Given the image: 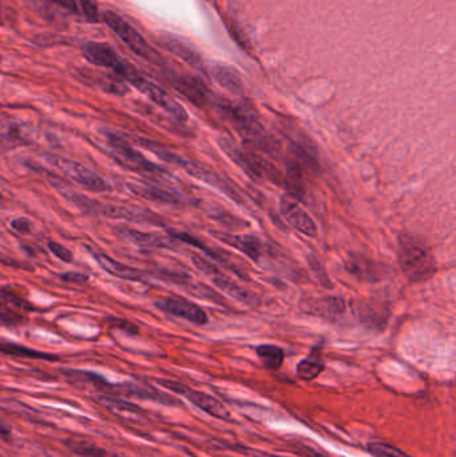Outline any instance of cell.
Instances as JSON below:
<instances>
[{
  "label": "cell",
  "mask_w": 456,
  "mask_h": 457,
  "mask_svg": "<svg viewBox=\"0 0 456 457\" xmlns=\"http://www.w3.org/2000/svg\"><path fill=\"white\" fill-rule=\"evenodd\" d=\"M399 265L412 283H423L436 273V261L425 239L414 234H401L398 249Z\"/></svg>",
  "instance_id": "obj_1"
},
{
  "label": "cell",
  "mask_w": 456,
  "mask_h": 457,
  "mask_svg": "<svg viewBox=\"0 0 456 457\" xmlns=\"http://www.w3.org/2000/svg\"><path fill=\"white\" fill-rule=\"evenodd\" d=\"M221 114L224 115L231 126L244 137L246 141L253 142L257 147L265 151H272L275 143L270 142L269 137L265 133V129L258 122L255 114L248 112L245 107L229 102L227 99H220L217 103Z\"/></svg>",
  "instance_id": "obj_2"
},
{
  "label": "cell",
  "mask_w": 456,
  "mask_h": 457,
  "mask_svg": "<svg viewBox=\"0 0 456 457\" xmlns=\"http://www.w3.org/2000/svg\"><path fill=\"white\" fill-rule=\"evenodd\" d=\"M119 78L122 81L129 82L131 86L136 87L138 91L144 94L151 102H154L157 106L164 109L168 114H170L173 118H175L179 122L188 120V113L185 109L171 96L168 91H165L162 87L155 85L154 82L149 81L142 74L138 73L136 67L131 64L126 63L121 71H119Z\"/></svg>",
  "instance_id": "obj_3"
},
{
  "label": "cell",
  "mask_w": 456,
  "mask_h": 457,
  "mask_svg": "<svg viewBox=\"0 0 456 457\" xmlns=\"http://www.w3.org/2000/svg\"><path fill=\"white\" fill-rule=\"evenodd\" d=\"M105 23L114 31L115 35L138 57H143L154 64H161V57L149 46L142 35L130 26L122 16L109 10L103 14Z\"/></svg>",
  "instance_id": "obj_4"
},
{
  "label": "cell",
  "mask_w": 456,
  "mask_h": 457,
  "mask_svg": "<svg viewBox=\"0 0 456 457\" xmlns=\"http://www.w3.org/2000/svg\"><path fill=\"white\" fill-rule=\"evenodd\" d=\"M49 162L53 164L58 170L63 172L66 177L73 179L74 182L82 185L88 192L92 193H103L110 190L109 183L94 170L85 166L81 162H77L70 158H63L59 155H49Z\"/></svg>",
  "instance_id": "obj_5"
},
{
  "label": "cell",
  "mask_w": 456,
  "mask_h": 457,
  "mask_svg": "<svg viewBox=\"0 0 456 457\" xmlns=\"http://www.w3.org/2000/svg\"><path fill=\"white\" fill-rule=\"evenodd\" d=\"M109 147H110L112 158L116 164H119L122 168L127 170L142 172V174H151V175L165 172L153 162L147 161L140 151L133 148L130 144L123 142L118 137L110 135Z\"/></svg>",
  "instance_id": "obj_6"
},
{
  "label": "cell",
  "mask_w": 456,
  "mask_h": 457,
  "mask_svg": "<svg viewBox=\"0 0 456 457\" xmlns=\"http://www.w3.org/2000/svg\"><path fill=\"white\" fill-rule=\"evenodd\" d=\"M158 382L164 388L169 389L171 392L186 397L192 404H194L197 408H200L201 410L210 415L212 417H216V419H220V420H229L230 413H229L228 409L225 408V405L221 401L217 400L216 397L209 396L203 392L194 391V389L186 387L185 384H181V382H177V381L158 380Z\"/></svg>",
  "instance_id": "obj_7"
},
{
  "label": "cell",
  "mask_w": 456,
  "mask_h": 457,
  "mask_svg": "<svg viewBox=\"0 0 456 457\" xmlns=\"http://www.w3.org/2000/svg\"><path fill=\"white\" fill-rule=\"evenodd\" d=\"M280 209L281 214L284 216L286 221L300 231L304 235H308L311 238H316L318 231L314 220L309 217V214L300 206L299 200L290 194H284L280 200Z\"/></svg>",
  "instance_id": "obj_8"
},
{
  "label": "cell",
  "mask_w": 456,
  "mask_h": 457,
  "mask_svg": "<svg viewBox=\"0 0 456 457\" xmlns=\"http://www.w3.org/2000/svg\"><path fill=\"white\" fill-rule=\"evenodd\" d=\"M155 306L165 313L188 319L196 325L207 322V315L199 305L181 297H164L155 302Z\"/></svg>",
  "instance_id": "obj_9"
},
{
  "label": "cell",
  "mask_w": 456,
  "mask_h": 457,
  "mask_svg": "<svg viewBox=\"0 0 456 457\" xmlns=\"http://www.w3.org/2000/svg\"><path fill=\"white\" fill-rule=\"evenodd\" d=\"M353 312L362 324L376 330H383L390 318L388 308L373 300L356 301L353 305Z\"/></svg>",
  "instance_id": "obj_10"
},
{
  "label": "cell",
  "mask_w": 456,
  "mask_h": 457,
  "mask_svg": "<svg viewBox=\"0 0 456 457\" xmlns=\"http://www.w3.org/2000/svg\"><path fill=\"white\" fill-rule=\"evenodd\" d=\"M193 261H194L196 266L201 269L206 276H209L216 285L218 286L221 290H224L225 293L233 296L236 300L244 301V302H253L255 301V297L252 294H249L248 291H245L240 286L236 285L233 281H230L225 274H223L209 261H206L203 258L196 257V256H193Z\"/></svg>",
  "instance_id": "obj_11"
},
{
  "label": "cell",
  "mask_w": 456,
  "mask_h": 457,
  "mask_svg": "<svg viewBox=\"0 0 456 457\" xmlns=\"http://www.w3.org/2000/svg\"><path fill=\"white\" fill-rule=\"evenodd\" d=\"M345 301L340 297H322L308 300L304 304V311L311 315H318L329 321L338 319L345 312Z\"/></svg>",
  "instance_id": "obj_12"
},
{
  "label": "cell",
  "mask_w": 456,
  "mask_h": 457,
  "mask_svg": "<svg viewBox=\"0 0 456 457\" xmlns=\"http://www.w3.org/2000/svg\"><path fill=\"white\" fill-rule=\"evenodd\" d=\"M168 78L173 87L177 88L182 95H185L194 105L203 106L207 102V95H206L205 88L194 78L179 75L175 73H168Z\"/></svg>",
  "instance_id": "obj_13"
},
{
  "label": "cell",
  "mask_w": 456,
  "mask_h": 457,
  "mask_svg": "<svg viewBox=\"0 0 456 457\" xmlns=\"http://www.w3.org/2000/svg\"><path fill=\"white\" fill-rule=\"evenodd\" d=\"M27 309H29V306L26 301L0 287V318L3 322L16 324L22 321V315H19V312H25Z\"/></svg>",
  "instance_id": "obj_14"
},
{
  "label": "cell",
  "mask_w": 456,
  "mask_h": 457,
  "mask_svg": "<svg viewBox=\"0 0 456 457\" xmlns=\"http://www.w3.org/2000/svg\"><path fill=\"white\" fill-rule=\"evenodd\" d=\"M220 238L228 244L230 246L241 250L244 254L252 258L253 261L258 262L259 258L265 253V245L255 237L249 234L242 235H229V234H220Z\"/></svg>",
  "instance_id": "obj_15"
},
{
  "label": "cell",
  "mask_w": 456,
  "mask_h": 457,
  "mask_svg": "<svg viewBox=\"0 0 456 457\" xmlns=\"http://www.w3.org/2000/svg\"><path fill=\"white\" fill-rule=\"evenodd\" d=\"M94 258L97 259L98 265L105 270L109 274L114 276V277H118V278H122V280H130V281H140L141 280V274L138 270L119 262V261H115L114 258L110 257V256H106L103 253H95L94 254Z\"/></svg>",
  "instance_id": "obj_16"
},
{
  "label": "cell",
  "mask_w": 456,
  "mask_h": 457,
  "mask_svg": "<svg viewBox=\"0 0 456 457\" xmlns=\"http://www.w3.org/2000/svg\"><path fill=\"white\" fill-rule=\"evenodd\" d=\"M161 43L162 46L169 50L171 54L181 57L182 60H185L186 63H189L192 67L197 68V70H202V60L199 57V54L186 43H183L182 40L170 36V35H164L161 36Z\"/></svg>",
  "instance_id": "obj_17"
},
{
  "label": "cell",
  "mask_w": 456,
  "mask_h": 457,
  "mask_svg": "<svg viewBox=\"0 0 456 457\" xmlns=\"http://www.w3.org/2000/svg\"><path fill=\"white\" fill-rule=\"evenodd\" d=\"M346 269L351 274L356 276L360 280L375 281V280L380 278L379 265L373 263L370 259L362 257V256L348 259L346 261Z\"/></svg>",
  "instance_id": "obj_18"
},
{
  "label": "cell",
  "mask_w": 456,
  "mask_h": 457,
  "mask_svg": "<svg viewBox=\"0 0 456 457\" xmlns=\"http://www.w3.org/2000/svg\"><path fill=\"white\" fill-rule=\"evenodd\" d=\"M256 352L262 365L270 371L280 369L286 358L284 350L280 346L272 343H264L257 346Z\"/></svg>",
  "instance_id": "obj_19"
},
{
  "label": "cell",
  "mask_w": 456,
  "mask_h": 457,
  "mask_svg": "<svg viewBox=\"0 0 456 457\" xmlns=\"http://www.w3.org/2000/svg\"><path fill=\"white\" fill-rule=\"evenodd\" d=\"M123 392L126 396H133V397H138L142 400L155 401L164 405H175L178 404V400H175L174 397H171L166 393L160 392L158 389L154 388H143V387H138V385H126L123 388Z\"/></svg>",
  "instance_id": "obj_20"
},
{
  "label": "cell",
  "mask_w": 456,
  "mask_h": 457,
  "mask_svg": "<svg viewBox=\"0 0 456 457\" xmlns=\"http://www.w3.org/2000/svg\"><path fill=\"white\" fill-rule=\"evenodd\" d=\"M212 75L213 78L224 87L227 88L230 92L236 94V95H242L244 88H242V82L240 79V77L227 66H214L212 70Z\"/></svg>",
  "instance_id": "obj_21"
},
{
  "label": "cell",
  "mask_w": 456,
  "mask_h": 457,
  "mask_svg": "<svg viewBox=\"0 0 456 457\" xmlns=\"http://www.w3.org/2000/svg\"><path fill=\"white\" fill-rule=\"evenodd\" d=\"M0 352L10 354V356H15V357H23V358H36V360H47V361L58 360L57 356L54 354H47V353L31 349L27 346H22L18 343H0Z\"/></svg>",
  "instance_id": "obj_22"
},
{
  "label": "cell",
  "mask_w": 456,
  "mask_h": 457,
  "mask_svg": "<svg viewBox=\"0 0 456 457\" xmlns=\"http://www.w3.org/2000/svg\"><path fill=\"white\" fill-rule=\"evenodd\" d=\"M66 445L74 454L84 457H107L109 451L86 440H67Z\"/></svg>",
  "instance_id": "obj_23"
},
{
  "label": "cell",
  "mask_w": 456,
  "mask_h": 457,
  "mask_svg": "<svg viewBox=\"0 0 456 457\" xmlns=\"http://www.w3.org/2000/svg\"><path fill=\"white\" fill-rule=\"evenodd\" d=\"M325 365L324 363L318 358V357H308L304 358L297 365V376L304 380V381H312L314 378H317L321 371H324Z\"/></svg>",
  "instance_id": "obj_24"
},
{
  "label": "cell",
  "mask_w": 456,
  "mask_h": 457,
  "mask_svg": "<svg viewBox=\"0 0 456 457\" xmlns=\"http://www.w3.org/2000/svg\"><path fill=\"white\" fill-rule=\"evenodd\" d=\"M130 189L142 196L143 198L147 200H157V202H165V203H175L177 200L171 196L170 193L161 190L158 187L154 186H149V185H130Z\"/></svg>",
  "instance_id": "obj_25"
},
{
  "label": "cell",
  "mask_w": 456,
  "mask_h": 457,
  "mask_svg": "<svg viewBox=\"0 0 456 457\" xmlns=\"http://www.w3.org/2000/svg\"><path fill=\"white\" fill-rule=\"evenodd\" d=\"M119 234L125 238L129 239L134 244L138 245H143V246H164V241L162 238L153 235V234H147V233H142V231H137V230H131V228H125L121 230Z\"/></svg>",
  "instance_id": "obj_26"
},
{
  "label": "cell",
  "mask_w": 456,
  "mask_h": 457,
  "mask_svg": "<svg viewBox=\"0 0 456 457\" xmlns=\"http://www.w3.org/2000/svg\"><path fill=\"white\" fill-rule=\"evenodd\" d=\"M368 452L375 457H412L403 452L399 448L390 445L387 443L376 441L368 444Z\"/></svg>",
  "instance_id": "obj_27"
},
{
  "label": "cell",
  "mask_w": 456,
  "mask_h": 457,
  "mask_svg": "<svg viewBox=\"0 0 456 457\" xmlns=\"http://www.w3.org/2000/svg\"><path fill=\"white\" fill-rule=\"evenodd\" d=\"M49 250L55 256V257L59 258L60 261L63 262H73L74 261V254L70 249H67L66 246L58 244V242H49Z\"/></svg>",
  "instance_id": "obj_28"
},
{
  "label": "cell",
  "mask_w": 456,
  "mask_h": 457,
  "mask_svg": "<svg viewBox=\"0 0 456 457\" xmlns=\"http://www.w3.org/2000/svg\"><path fill=\"white\" fill-rule=\"evenodd\" d=\"M81 8L87 22H98V8L92 0H81Z\"/></svg>",
  "instance_id": "obj_29"
},
{
  "label": "cell",
  "mask_w": 456,
  "mask_h": 457,
  "mask_svg": "<svg viewBox=\"0 0 456 457\" xmlns=\"http://www.w3.org/2000/svg\"><path fill=\"white\" fill-rule=\"evenodd\" d=\"M60 8L71 12V14H82L81 0H50Z\"/></svg>",
  "instance_id": "obj_30"
},
{
  "label": "cell",
  "mask_w": 456,
  "mask_h": 457,
  "mask_svg": "<svg viewBox=\"0 0 456 457\" xmlns=\"http://www.w3.org/2000/svg\"><path fill=\"white\" fill-rule=\"evenodd\" d=\"M11 226H12V228H14L15 231H18V233H21V234H29V233L32 231L31 222H29L27 218H18V220H14V221L11 222Z\"/></svg>",
  "instance_id": "obj_31"
},
{
  "label": "cell",
  "mask_w": 456,
  "mask_h": 457,
  "mask_svg": "<svg viewBox=\"0 0 456 457\" xmlns=\"http://www.w3.org/2000/svg\"><path fill=\"white\" fill-rule=\"evenodd\" d=\"M63 280L68 281V283H86L88 280V276H86L84 273H75V272H71V273H66L62 276Z\"/></svg>",
  "instance_id": "obj_32"
},
{
  "label": "cell",
  "mask_w": 456,
  "mask_h": 457,
  "mask_svg": "<svg viewBox=\"0 0 456 457\" xmlns=\"http://www.w3.org/2000/svg\"><path fill=\"white\" fill-rule=\"evenodd\" d=\"M0 436L4 439V440H7L10 436H11V429L8 428L5 424H3V423H0Z\"/></svg>",
  "instance_id": "obj_33"
},
{
  "label": "cell",
  "mask_w": 456,
  "mask_h": 457,
  "mask_svg": "<svg viewBox=\"0 0 456 457\" xmlns=\"http://www.w3.org/2000/svg\"><path fill=\"white\" fill-rule=\"evenodd\" d=\"M4 21H5V11H4L3 7L0 5V26L4 23Z\"/></svg>",
  "instance_id": "obj_34"
},
{
  "label": "cell",
  "mask_w": 456,
  "mask_h": 457,
  "mask_svg": "<svg viewBox=\"0 0 456 457\" xmlns=\"http://www.w3.org/2000/svg\"><path fill=\"white\" fill-rule=\"evenodd\" d=\"M107 457H119L118 455H115V454H112V452H109V456Z\"/></svg>",
  "instance_id": "obj_35"
}]
</instances>
